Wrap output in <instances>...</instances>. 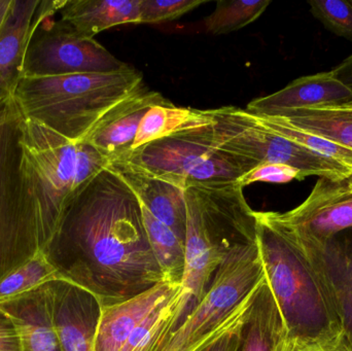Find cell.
I'll use <instances>...</instances> for the list:
<instances>
[{"label": "cell", "instance_id": "1", "mask_svg": "<svg viewBox=\"0 0 352 351\" xmlns=\"http://www.w3.org/2000/svg\"><path fill=\"white\" fill-rule=\"evenodd\" d=\"M43 251L58 278L88 291L102 307L166 280L151 249L140 200L109 167L72 196Z\"/></svg>", "mask_w": 352, "mask_h": 351}, {"label": "cell", "instance_id": "2", "mask_svg": "<svg viewBox=\"0 0 352 351\" xmlns=\"http://www.w3.org/2000/svg\"><path fill=\"white\" fill-rule=\"evenodd\" d=\"M265 276L287 330L285 351H352L318 253H307L256 212Z\"/></svg>", "mask_w": 352, "mask_h": 351}, {"label": "cell", "instance_id": "3", "mask_svg": "<svg viewBox=\"0 0 352 351\" xmlns=\"http://www.w3.org/2000/svg\"><path fill=\"white\" fill-rule=\"evenodd\" d=\"M184 319L206 294L217 270L229 256L258 243L256 212L246 202L240 181L192 185L184 190Z\"/></svg>", "mask_w": 352, "mask_h": 351}, {"label": "cell", "instance_id": "4", "mask_svg": "<svg viewBox=\"0 0 352 351\" xmlns=\"http://www.w3.org/2000/svg\"><path fill=\"white\" fill-rule=\"evenodd\" d=\"M144 86V76L132 68L116 73L22 78L12 96L27 120L78 142L113 107Z\"/></svg>", "mask_w": 352, "mask_h": 351}, {"label": "cell", "instance_id": "5", "mask_svg": "<svg viewBox=\"0 0 352 351\" xmlns=\"http://www.w3.org/2000/svg\"><path fill=\"white\" fill-rule=\"evenodd\" d=\"M23 148L41 224V251L50 240L72 196L109 161L88 142H74L25 117Z\"/></svg>", "mask_w": 352, "mask_h": 351}, {"label": "cell", "instance_id": "6", "mask_svg": "<svg viewBox=\"0 0 352 351\" xmlns=\"http://www.w3.org/2000/svg\"><path fill=\"white\" fill-rule=\"evenodd\" d=\"M24 121L12 95L0 98V280L41 251L38 210L22 144Z\"/></svg>", "mask_w": 352, "mask_h": 351}, {"label": "cell", "instance_id": "7", "mask_svg": "<svg viewBox=\"0 0 352 351\" xmlns=\"http://www.w3.org/2000/svg\"><path fill=\"white\" fill-rule=\"evenodd\" d=\"M123 160L182 190L240 181L260 165L221 148L208 109L202 121L146 144Z\"/></svg>", "mask_w": 352, "mask_h": 351}, {"label": "cell", "instance_id": "8", "mask_svg": "<svg viewBox=\"0 0 352 351\" xmlns=\"http://www.w3.org/2000/svg\"><path fill=\"white\" fill-rule=\"evenodd\" d=\"M64 2L43 0L39 3L27 45L22 78L116 73L133 68L116 58L94 38L80 36L61 19L55 20L54 16Z\"/></svg>", "mask_w": 352, "mask_h": 351}, {"label": "cell", "instance_id": "9", "mask_svg": "<svg viewBox=\"0 0 352 351\" xmlns=\"http://www.w3.org/2000/svg\"><path fill=\"white\" fill-rule=\"evenodd\" d=\"M221 148L256 161L258 164H280L308 177L344 181L352 169L320 156L264 127L254 115L234 106L208 109Z\"/></svg>", "mask_w": 352, "mask_h": 351}, {"label": "cell", "instance_id": "10", "mask_svg": "<svg viewBox=\"0 0 352 351\" xmlns=\"http://www.w3.org/2000/svg\"><path fill=\"white\" fill-rule=\"evenodd\" d=\"M264 278L258 243L232 253L217 270L206 294L159 351H192L198 348Z\"/></svg>", "mask_w": 352, "mask_h": 351}, {"label": "cell", "instance_id": "11", "mask_svg": "<svg viewBox=\"0 0 352 351\" xmlns=\"http://www.w3.org/2000/svg\"><path fill=\"white\" fill-rule=\"evenodd\" d=\"M268 218L308 253H320L337 235L352 229V191L347 179L320 177L307 199Z\"/></svg>", "mask_w": 352, "mask_h": 351}, {"label": "cell", "instance_id": "12", "mask_svg": "<svg viewBox=\"0 0 352 351\" xmlns=\"http://www.w3.org/2000/svg\"><path fill=\"white\" fill-rule=\"evenodd\" d=\"M54 327L63 351H94L100 302L88 291L57 280L47 282Z\"/></svg>", "mask_w": 352, "mask_h": 351}, {"label": "cell", "instance_id": "13", "mask_svg": "<svg viewBox=\"0 0 352 351\" xmlns=\"http://www.w3.org/2000/svg\"><path fill=\"white\" fill-rule=\"evenodd\" d=\"M171 104L161 93L146 86L111 109L84 141L94 146L109 163L123 160L131 152L140 122L156 105Z\"/></svg>", "mask_w": 352, "mask_h": 351}, {"label": "cell", "instance_id": "14", "mask_svg": "<svg viewBox=\"0 0 352 351\" xmlns=\"http://www.w3.org/2000/svg\"><path fill=\"white\" fill-rule=\"evenodd\" d=\"M351 103V89L331 70L297 78L280 91L254 99L245 111L254 117H275L287 111Z\"/></svg>", "mask_w": 352, "mask_h": 351}, {"label": "cell", "instance_id": "15", "mask_svg": "<svg viewBox=\"0 0 352 351\" xmlns=\"http://www.w3.org/2000/svg\"><path fill=\"white\" fill-rule=\"evenodd\" d=\"M180 290V282L165 280L128 300L103 306L94 351H121L136 328Z\"/></svg>", "mask_w": 352, "mask_h": 351}, {"label": "cell", "instance_id": "16", "mask_svg": "<svg viewBox=\"0 0 352 351\" xmlns=\"http://www.w3.org/2000/svg\"><path fill=\"white\" fill-rule=\"evenodd\" d=\"M107 167L131 188L140 204L157 220L168 226L186 245L184 190L146 172L127 161H113Z\"/></svg>", "mask_w": 352, "mask_h": 351}, {"label": "cell", "instance_id": "17", "mask_svg": "<svg viewBox=\"0 0 352 351\" xmlns=\"http://www.w3.org/2000/svg\"><path fill=\"white\" fill-rule=\"evenodd\" d=\"M0 308L16 321L22 351H63L54 327L47 282L0 303Z\"/></svg>", "mask_w": 352, "mask_h": 351}, {"label": "cell", "instance_id": "18", "mask_svg": "<svg viewBox=\"0 0 352 351\" xmlns=\"http://www.w3.org/2000/svg\"><path fill=\"white\" fill-rule=\"evenodd\" d=\"M41 0H12L0 29V98L14 94Z\"/></svg>", "mask_w": 352, "mask_h": 351}, {"label": "cell", "instance_id": "19", "mask_svg": "<svg viewBox=\"0 0 352 351\" xmlns=\"http://www.w3.org/2000/svg\"><path fill=\"white\" fill-rule=\"evenodd\" d=\"M59 12L78 35L94 38L119 25L140 24V0H65Z\"/></svg>", "mask_w": 352, "mask_h": 351}, {"label": "cell", "instance_id": "20", "mask_svg": "<svg viewBox=\"0 0 352 351\" xmlns=\"http://www.w3.org/2000/svg\"><path fill=\"white\" fill-rule=\"evenodd\" d=\"M287 330L266 276L243 328L239 351H285Z\"/></svg>", "mask_w": 352, "mask_h": 351}, {"label": "cell", "instance_id": "21", "mask_svg": "<svg viewBox=\"0 0 352 351\" xmlns=\"http://www.w3.org/2000/svg\"><path fill=\"white\" fill-rule=\"evenodd\" d=\"M318 253L352 348V229L331 239Z\"/></svg>", "mask_w": 352, "mask_h": 351}, {"label": "cell", "instance_id": "22", "mask_svg": "<svg viewBox=\"0 0 352 351\" xmlns=\"http://www.w3.org/2000/svg\"><path fill=\"white\" fill-rule=\"evenodd\" d=\"M275 117L352 150V107L349 105L298 109Z\"/></svg>", "mask_w": 352, "mask_h": 351}, {"label": "cell", "instance_id": "23", "mask_svg": "<svg viewBox=\"0 0 352 351\" xmlns=\"http://www.w3.org/2000/svg\"><path fill=\"white\" fill-rule=\"evenodd\" d=\"M182 290L153 311L131 334L121 351H159L182 321Z\"/></svg>", "mask_w": 352, "mask_h": 351}, {"label": "cell", "instance_id": "24", "mask_svg": "<svg viewBox=\"0 0 352 351\" xmlns=\"http://www.w3.org/2000/svg\"><path fill=\"white\" fill-rule=\"evenodd\" d=\"M142 210L148 242L157 263L166 280L182 284L186 268V245L168 226L157 220L142 205Z\"/></svg>", "mask_w": 352, "mask_h": 351}, {"label": "cell", "instance_id": "25", "mask_svg": "<svg viewBox=\"0 0 352 351\" xmlns=\"http://www.w3.org/2000/svg\"><path fill=\"white\" fill-rule=\"evenodd\" d=\"M204 117L205 111L177 107L173 103L156 105L146 113L140 122L130 154L146 144L194 125Z\"/></svg>", "mask_w": 352, "mask_h": 351}, {"label": "cell", "instance_id": "26", "mask_svg": "<svg viewBox=\"0 0 352 351\" xmlns=\"http://www.w3.org/2000/svg\"><path fill=\"white\" fill-rule=\"evenodd\" d=\"M271 0H219L204 20L205 30L214 35L228 34L258 20Z\"/></svg>", "mask_w": 352, "mask_h": 351}, {"label": "cell", "instance_id": "27", "mask_svg": "<svg viewBox=\"0 0 352 351\" xmlns=\"http://www.w3.org/2000/svg\"><path fill=\"white\" fill-rule=\"evenodd\" d=\"M55 268L43 251L0 280V303L57 280Z\"/></svg>", "mask_w": 352, "mask_h": 351}, {"label": "cell", "instance_id": "28", "mask_svg": "<svg viewBox=\"0 0 352 351\" xmlns=\"http://www.w3.org/2000/svg\"><path fill=\"white\" fill-rule=\"evenodd\" d=\"M256 117L264 127L271 131L293 140L316 154L332 159L343 166L352 169V150L349 148L339 146L322 136L293 127L280 117Z\"/></svg>", "mask_w": 352, "mask_h": 351}, {"label": "cell", "instance_id": "29", "mask_svg": "<svg viewBox=\"0 0 352 351\" xmlns=\"http://www.w3.org/2000/svg\"><path fill=\"white\" fill-rule=\"evenodd\" d=\"M260 284L242 300L235 310L214 332L192 351H239L243 337L244 325L248 321Z\"/></svg>", "mask_w": 352, "mask_h": 351}, {"label": "cell", "instance_id": "30", "mask_svg": "<svg viewBox=\"0 0 352 351\" xmlns=\"http://www.w3.org/2000/svg\"><path fill=\"white\" fill-rule=\"evenodd\" d=\"M312 16L329 31L352 43V1L310 0Z\"/></svg>", "mask_w": 352, "mask_h": 351}, {"label": "cell", "instance_id": "31", "mask_svg": "<svg viewBox=\"0 0 352 351\" xmlns=\"http://www.w3.org/2000/svg\"><path fill=\"white\" fill-rule=\"evenodd\" d=\"M206 0H140V24H157L180 18Z\"/></svg>", "mask_w": 352, "mask_h": 351}, {"label": "cell", "instance_id": "32", "mask_svg": "<svg viewBox=\"0 0 352 351\" xmlns=\"http://www.w3.org/2000/svg\"><path fill=\"white\" fill-rule=\"evenodd\" d=\"M294 179L301 181V175L293 167L280 164H261L244 175L240 183L244 188L254 183H287Z\"/></svg>", "mask_w": 352, "mask_h": 351}, {"label": "cell", "instance_id": "33", "mask_svg": "<svg viewBox=\"0 0 352 351\" xmlns=\"http://www.w3.org/2000/svg\"><path fill=\"white\" fill-rule=\"evenodd\" d=\"M0 351H22L20 330L16 321L0 308Z\"/></svg>", "mask_w": 352, "mask_h": 351}, {"label": "cell", "instance_id": "34", "mask_svg": "<svg viewBox=\"0 0 352 351\" xmlns=\"http://www.w3.org/2000/svg\"><path fill=\"white\" fill-rule=\"evenodd\" d=\"M337 78L346 84L352 92V55L345 58L338 66L332 69ZM351 106H352V103Z\"/></svg>", "mask_w": 352, "mask_h": 351}, {"label": "cell", "instance_id": "35", "mask_svg": "<svg viewBox=\"0 0 352 351\" xmlns=\"http://www.w3.org/2000/svg\"><path fill=\"white\" fill-rule=\"evenodd\" d=\"M12 3V0H0V29H1L4 21H6Z\"/></svg>", "mask_w": 352, "mask_h": 351}, {"label": "cell", "instance_id": "36", "mask_svg": "<svg viewBox=\"0 0 352 351\" xmlns=\"http://www.w3.org/2000/svg\"><path fill=\"white\" fill-rule=\"evenodd\" d=\"M347 183H349V189L352 191V175L349 179H347Z\"/></svg>", "mask_w": 352, "mask_h": 351}, {"label": "cell", "instance_id": "37", "mask_svg": "<svg viewBox=\"0 0 352 351\" xmlns=\"http://www.w3.org/2000/svg\"><path fill=\"white\" fill-rule=\"evenodd\" d=\"M349 106H351V105H349ZM352 107V106H351Z\"/></svg>", "mask_w": 352, "mask_h": 351}]
</instances>
